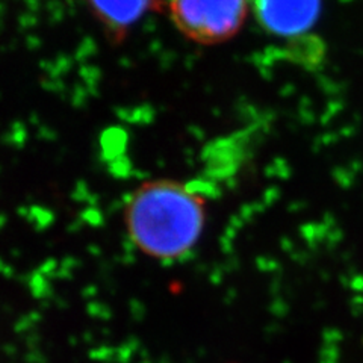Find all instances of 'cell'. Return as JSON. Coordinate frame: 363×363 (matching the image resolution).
I'll use <instances>...</instances> for the list:
<instances>
[{
	"mask_svg": "<svg viewBox=\"0 0 363 363\" xmlns=\"http://www.w3.org/2000/svg\"><path fill=\"white\" fill-rule=\"evenodd\" d=\"M206 223V197L194 183L170 179L139 185L124 206L135 247L158 261H177L198 244Z\"/></svg>",
	"mask_w": 363,
	"mask_h": 363,
	"instance_id": "cell-1",
	"label": "cell"
},
{
	"mask_svg": "<svg viewBox=\"0 0 363 363\" xmlns=\"http://www.w3.org/2000/svg\"><path fill=\"white\" fill-rule=\"evenodd\" d=\"M248 0H170L174 26L198 44H221L242 27Z\"/></svg>",
	"mask_w": 363,
	"mask_h": 363,
	"instance_id": "cell-2",
	"label": "cell"
},
{
	"mask_svg": "<svg viewBox=\"0 0 363 363\" xmlns=\"http://www.w3.org/2000/svg\"><path fill=\"white\" fill-rule=\"evenodd\" d=\"M256 21L274 36H304L321 14V0H248Z\"/></svg>",
	"mask_w": 363,
	"mask_h": 363,
	"instance_id": "cell-3",
	"label": "cell"
},
{
	"mask_svg": "<svg viewBox=\"0 0 363 363\" xmlns=\"http://www.w3.org/2000/svg\"><path fill=\"white\" fill-rule=\"evenodd\" d=\"M162 0H85L89 12L111 39L121 41Z\"/></svg>",
	"mask_w": 363,
	"mask_h": 363,
	"instance_id": "cell-4",
	"label": "cell"
}]
</instances>
